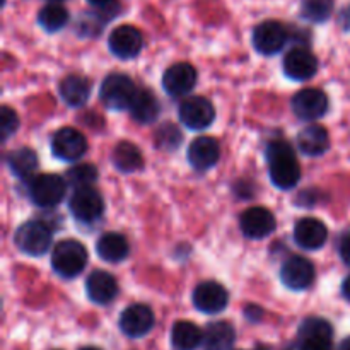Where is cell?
I'll return each mask as SVG.
<instances>
[{"label": "cell", "mask_w": 350, "mask_h": 350, "mask_svg": "<svg viewBox=\"0 0 350 350\" xmlns=\"http://www.w3.org/2000/svg\"><path fill=\"white\" fill-rule=\"evenodd\" d=\"M193 304L198 311L205 314H215L226 310L229 303V294L219 282H202L193 291Z\"/></svg>", "instance_id": "cell-12"}, {"label": "cell", "mask_w": 350, "mask_h": 350, "mask_svg": "<svg viewBox=\"0 0 350 350\" xmlns=\"http://www.w3.org/2000/svg\"><path fill=\"white\" fill-rule=\"evenodd\" d=\"M236 342L234 327L228 321H215L207 327L202 347L204 350H231Z\"/></svg>", "instance_id": "cell-25"}, {"label": "cell", "mask_w": 350, "mask_h": 350, "mask_svg": "<svg viewBox=\"0 0 350 350\" xmlns=\"http://www.w3.org/2000/svg\"><path fill=\"white\" fill-rule=\"evenodd\" d=\"M7 164L10 171L21 180H33L38 170V156L33 149L21 147L7 156Z\"/></svg>", "instance_id": "cell-28"}, {"label": "cell", "mask_w": 350, "mask_h": 350, "mask_svg": "<svg viewBox=\"0 0 350 350\" xmlns=\"http://www.w3.org/2000/svg\"><path fill=\"white\" fill-rule=\"evenodd\" d=\"M137 91L132 79L125 74H111L103 81L101 89H99V98L101 103L108 109H130Z\"/></svg>", "instance_id": "cell-3"}, {"label": "cell", "mask_w": 350, "mask_h": 350, "mask_svg": "<svg viewBox=\"0 0 350 350\" xmlns=\"http://www.w3.org/2000/svg\"><path fill=\"white\" fill-rule=\"evenodd\" d=\"M314 265L304 256H291L280 269V279L284 286L293 291H304L313 284Z\"/></svg>", "instance_id": "cell-13"}, {"label": "cell", "mask_w": 350, "mask_h": 350, "mask_svg": "<svg viewBox=\"0 0 350 350\" xmlns=\"http://www.w3.org/2000/svg\"><path fill=\"white\" fill-rule=\"evenodd\" d=\"M338 350H350V337L345 338V340L342 342L340 347H338Z\"/></svg>", "instance_id": "cell-38"}, {"label": "cell", "mask_w": 350, "mask_h": 350, "mask_svg": "<svg viewBox=\"0 0 350 350\" xmlns=\"http://www.w3.org/2000/svg\"><path fill=\"white\" fill-rule=\"evenodd\" d=\"M17 129H19L17 113L10 109L9 106H3L2 111H0V133H2V139L7 140L9 137H12L17 132Z\"/></svg>", "instance_id": "cell-34"}, {"label": "cell", "mask_w": 350, "mask_h": 350, "mask_svg": "<svg viewBox=\"0 0 350 350\" xmlns=\"http://www.w3.org/2000/svg\"><path fill=\"white\" fill-rule=\"evenodd\" d=\"M51 2H58V0H51Z\"/></svg>", "instance_id": "cell-40"}, {"label": "cell", "mask_w": 350, "mask_h": 350, "mask_svg": "<svg viewBox=\"0 0 350 350\" xmlns=\"http://www.w3.org/2000/svg\"><path fill=\"white\" fill-rule=\"evenodd\" d=\"M58 91H60V96L65 105L72 106V108H81V106H84L88 103L89 94H91V84L82 75L72 74L67 75L60 82Z\"/></svg>", "instance_id": "cell-22"}, {"label": "cell", "mask_w": 350, "mask_h": 350, "mask_svg": "<svg viewBox=\"0 0 350 350\" xmlns=\"http://www.w3.org/2000/svg\"><path fill=\"white\" fill-rule=\"evenodd\" d=\"M85 291L92 303L96 304H108L118 294V282L115 277L105 270H96L89 275L85 282Z\"/></svg>", "instance_id": "cell-21"}, {"label": "cell", "mask_w": 350, "mask_h": 350, "mask_svg": "<svg viewBox=\"0 0 350 350\" xmlns=\"http://www.w3.org/2000/svg\"><path fill=\"white\" fill-rule=\"evenodd\" d=\"M96 252H98L99 258L109 263H118L129 256L130 246L129 241L123 238L118 232H108V234L101 236L96 245Z\"/></svg>", "instance_id": "cell-26"}, {"label": "cell", "mask_w": 350, "mask_h": 350, "mask_svg": "<svg viewBox=\"0 0 350 350\" xmlns=\"http://www.w3.org/2000/svg\"><path fill=\"white\" fill-rule=\"evenodd\" d=\"M270 180L280 190H291L299 183L301 167L293 147L284 140H273L267 149Z\"/></svg>", "instance_id": "cell-1"}, {"label": "cell", "mask_w": 350, "mask_h": 350, "mask_svg": "<svg viewBox=\"0 0 350 350\" xmlns=\"http://www.w3.org/2000/svg\"><path fill=\"white\" fill-rule=\"evenodd\" d=\"M334 12V0H303L301 16L310 23H325Z\"/></svg>", "instance_id": "cell-31"}, {"label": "cell", "mask_w": 350, "mask_h": 350, "mask_svg": "<svg viewBox=\"0 0 350 350\" xmlns=\"http://www.w3.org/2000/svg\"><path fill=\"white\" fill-rule=\"evenodd\" d=\"M68 207H70L72 215L77 221L94 222L105 212V200H103L101 193L92 187L79 188L72 193L70 200H68Z\"/></svg>", "instance_id": "cell-7"}, {"label": "cell", "mask_w": 350, "mask_h": 350, "mask_svg": "<svg viewBox=\"0 0 350 350\" xmlns=\"http://www.w3.org/2000/svg\"><path fill=\"white\" fill-rule=\"evenodd\" d=\"M67 183L58 174H40L29 181V198L41 208H53L64 200Z\"/></svg>", "instance_id": "cell-4"}, {"label": "cell", "mask_w": 350, "mask_h": 350, "mask_svg": "<svg viewBox=\"0 0 350 350\" xmlns=\"http://www.w3.org/2000/svg\"><path fill=\"white\" fill-rule=\"evenodd\" d=\"M317 70V57L306 48H293L284 58V74L293 81H308Z\"/></svg>", "instance_id": "cell-18"}, {"label": "cell", "mask_w": 350, "mask_h": 350, "mask_svg": "<svg viewBox=\"0 0 350 350\" xmlns=\"http://www.w3.org/2000/svg\"><path fill=\"white\" fill-rule=\"evenodd\" d=\"M342 293H344L345 299L350 301V275L347 277V279H345L344 286H342Z\"/></svg>", "instance_id": "cell-36"}, {"label": "cell", "mask_w": 350, "mask_h": 350, "mask_svg": "<svg viewBox=\"0 0 350 350\" xmlns=\"http://www.w3.org/2000/svg\"><path fill=\"white\" fill-rule=\"evenodd\" d=\"M287 31L279 21H265L253 31V46L262 55H275L286 46Z\"/></svg>", "instance_id": "cell-11"}, {"label": "cell", "mask_w": 350, "mask_h": 350, "mask_svg": "<svg viewBox=\"0 0 350 350\" xmlns=\"http://www.w3.org/2000/svg\"><path fill=\"white\" fill-rule=\"evenodd\" d=\"M221 157V146L212 137H198L188 147V161L197 171H207Z\"/></svg>", "instance_id": "cell-19"}, {"label": "cell", "mask_w": 350, "mask_h": 350, "mask_svg": "<svg viewBox=\"0 0 350 350\" xmlns=\"http://www.w3.org/2000/svg\"><path fill=\"white\" fill-rule=\"evenodd\" d=\"M156 142L161 149L166 150H173L174 147L180 146L181 142V133L180 130L176 129L174 125L167 123V125H163L156 133Z\"/></svg>", "instance_id": "cell-33"}, {"label": "cell", "mask_w": 350, "mask_h": 350, "mask_svg": "<svg viewBox=\"0 0 350 350\" xmlns=\"http://www.w3.org/2000/svg\"><path fill=\"white\" fill-rule=\"evenodd\" d=\"M51 150H53V156L60 161L75 163L88 152V140L77 129L64 126L55 132L51 139Z\"/></svg>", "instance_id": "cell-6"}, {"label": "cell", "mask_w": 350, "mask_h": 350, "mask_svg": "<svg viewBox=\"0 0 350 350\" xmlns=\"http://www.w3.org/2000/svg\"><path fill=\"white\" fill-rule=\"evenodd\" d=\"M239 226H241V231L246 238L263 239L275 231L277 221L269 208L252 207L243 212Z\"/></svg>", "instance_id": "cell-14"}, {"label": "cell", "mask_w": 350, "mask_h": 350, "mask_svg": "<svg viewBox=\"0 0 350 350\" xmlns=\"http://www.w3.org/2000/svg\"><path fill=\"white\" fill-rule=\"evenodd\" d=\"M154 313L146 304H132L120 317V328L126 337L139 338L149 334L154 327Z\"/></svg>", "instance_id": "cell-16"}, {"label": "cell", "mask_w": 350, "mask_h": 350, "mask_svg": "<svg viewBox=\"0 0 350 350\" xmlns=\"http://www.w3.org/2000/svg\"><path fill=\"white\" fill-rule=\"evenodd\" d=\"M88 265V250L75 239H65L51 253V267L64 279L77 277Z\"/></svg>", "instance_id": "cell-2"}, {"label": "cell", "mask_w": 350, "mask_h": 350, "mask_svg": "<svg viewBox=\"0 0 350 350\" xmlns=\"http://www.w3.org/2000/svg\"><path fill=\"white\" fill-rule=\"evenodd\" d=\"M67 180L75 190H79V188H89L96 180H98V170H96L92 164L88 163L75 164L74 167L68 170Z\"/></svg>", "instance_id": "cell-32"}, {"label": "cell", "mask_w": 350, "mask_h": 350, "mask_svg": "<svg viewBox=\"0 0 350 350\" xmlns=\"http://www.w3.org/2000/svg\"><path fill=\"white\" fill-rule=\"evenodd\" d=\"M88 2L91 3V5H96V7H108L113 0H88Z\"/></svg>", "instance_id": "cell-37"}, {"label": "cell", "mask_w": 350, "mask_h": 350, "mask_svg": "<svg viewBox=\"0 0 350 350\" xmlns=\"http://www.w3.org/2000/svg\"><path fill=\"white\" fill-rule=\"evenodd\" d=\"M197 84V70L193 65L181 62L174 64L164 72L163 75V88L173 98L185 96L191 91Z\"/></svg>", "instance_id": "cell-17"}, {"label": "cell", "mask_w": 350, "mask_h": 350, "mask_svg": "<svg viewBox=\"0 0 350 350\" xmlns=\"http://www.w3.org/2000/svg\"><path fill=\"white\" fill-rule=\"evenodd\" d=\"M338 253H340V258L344 260L345 265L350 267V234H345L342 238L340 245H338Z\"/></svg>", "instance_id": "cell-35"}, {"label": "cell", "mask_w": 350, "mask_h": 350, "mask_svg": "<svg viewBox=\"0 0 350 350\" xmlns=\"http://www.w3.org/2000/svg\"><path fill=\"white\" fill-rule=\"evenodd\" d=\"M180 120L185 126L191 130H205L215 120L214 105L207 98L191 96L185 99L180 106Z\"/></svg>", "instance_id": "cell-8"}, {"label": "cell", "mask_w": 350, "mask_h": 350, "mask_svg": "<svg viewBox=\"0 0 350 350\" xmlns=\"http://www.w3.org/2000/svg\"><path fill=\"white\" fill-rule=\"evenodd\" d=\"M38 23L48 33H55L68 23V12L60 3H48L38 14Z\"/></svg>", "instance_id": "cell-30"}, {"label": "cell", "mask_w": 350, "mask_h": 350, "mask_svg": "<svg viewBox=\"0 0 350 350\" xmlns=\"http://www.w3.org/2000/svg\"><path fill=\"white\" fill-rule=\"evenodd\" d=\"M142 34L137 27L129 26H118L111 31L108 40V46L111 50V53L115 57L123 58V60H129V58L137 57L142 50Z\"/></svg>", "instance_id": "cell-15"}, {"label": "cell", "mask_w": 350, "mask_h": 350, "mask_svg": "<svg viewBox=\"0 0 350 350\" xmlns=\"http://www.w3.org/2000/svg\"><path fill=\"white\" fill-rule=\"evenodd\" d=\"M297 146H299L301 152L306 156H321L330 147V135H328L327 129L314 123V125L301 130L299 137H297Z\"/></svg>", "instance_id": "cell-23"}, {"label": "cell", "mask_w": 350, "mask_h": 350, "mask_svg": "<svg viewBox=\"0 0 350 350\" xmlns=\"http://www.w3.org/2000/svg\"><path fill=\"white\" fill-rule=\"evenodd\" d=\"M204 342V334L191 321H178L171 332V344L176 350H195Z\"/></svg>", "instance_id": "cell-27"}, {"label": "cell", "mask_w": 350, "mask_h": 350, "mask_svg": "<svg viewBox=\"0 0 350 350\" xmlns=\"http://www.w3.org/2000/svg\"><path fill=\"white\" fill-rule=\"evenodd\" d=\"M328 109V98L321 89L308 88L296 92L293 98V111L304 122H314L321 118Z\"/></svg>", "instance_id": "cell-10"}, {"label": "cell", "mask_w": 350, "mask_h": 350, "mask_svg": "<svg viewBox=\"0 0 350 350\" xmlns=\"http://www.w3.org/2000/svg\"><path fill=\"white\" fill-rule=\"evenodd\" d=\"M14 243L26 255L41 256L51 246V231L44 222L27 221L16 231Z\"/></svg>", "instance_id": "cell-5"}, {"label": "cell", "mask_w": 350, "mask_h": 350, "mask_svg": "<svg viewBox=\"0 0 350 350\" xmlns=\"http://www.w3.org/2000/svg\"><path fill=\"white\" fill-rule=\"evenodd\" d=\"M332 325L323 318H306L299 328V350H334Z\"/></svg>", "instance_id": "cell-9"}, {"label": "cell", "mask_w": 350, "mask_h": 350, "mask_svg": "<svg viewBox=\"0 0 350 350\" xmlns=\"http://www.w3.org/2000/svg\"><path fill=\"white\" fill-rule=\"evenodd\" d=\"M161 111V105L157 101L156 94L149 89H139L133 98L132 106H130V115L135 122L142 123H152L156 122L157 116H159Z\"/></svg>", "instance_id": "cell-24"}, {"label": "cell", "mask_w": 350, "mask_h": 350, "mask_svg": "<svg viewBox=\"0 0 350 350\" xmlns=\"http://www.w3.org/2000/svg\"><path fill=\"white\" fill-rule=\"evenodd\" d=\"M81 350H99V349H96V347H84V349H81Z\"/></svg>", "instance_id": "cell-39"}, {"label": "cell", "mask_w": 350, "mask_h": 350, "mask_svg": "<svg viewBox=\"0 0 350 350\" xmlns=\"http://www.w3.org/2000/svg\"><path fill=\"white\" fill-rule=\"evenodd\" d=\"M327 226L314 217L301 219L294 228V239L304 250H320L327 243Z\"/></svg>", "instance_id": "cell-20"}, {"label": "cell", "mask_w": 350, "mask_h": 350, "mask_svg": "<svg viewBox=\"0 0 350 350\" xmlns=\"http://www.w3.org/2000/svg\"><path fill=\"white\" fill-rule=\"evenodd\" d=\"M113 164L122 173H135L142 167L144 157L139 147L132 142H120L113 150Z\"/></svg>", "instance_id": "cell-29"}]
</instances>
